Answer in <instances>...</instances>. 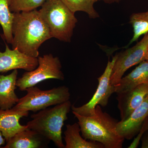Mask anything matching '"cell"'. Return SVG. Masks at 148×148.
<instances>
[{
	"label": "cell",
	"instance_id": "44dd1931",
	"mask_svg": "<svg viewBox=\"0 0 148 148\" xmlns=\"http://www.w3.org/2000/svg\"><path fill=\"white\" fill-rule=\"evenodd\" d=\"M147 130H148V117L144 122L142 128L140 129L138 134L136 135L137 136L136 138H135L128 148H137L138 147L140 144V140L143 138V135Z\"/></svg>",
	"mask_w": 148,
	"mask_h": 148
},
{
	"label": "cell",
	"instance_id": "d4e9b609",
	"mask_svg": "<svg viewBox=\"0 0 148 148\" xmlns=\"http://www.w3.org/2000/svg\"><path fill=\"white\" fill-rule=\"evenodd\" d=\"M11 1H12V0H8V1H9V3H10V2Z\"/></svg>",
	"mask_w": 148,
	"mask_h": 148
},
{
	"label": "cell",
	"instance_id": "6da1fadb",
	"mask_svg": "<svg viewBox=\"0 0 148 148\" xmlns=\"http://www.w3.org/2000/svg\"><path fill=\"white\" fill-rule=\"evenodd\" d=\"M13 14L12 49L38 58L40 47L52 38L48 27L36 10Z\"/></svg>",
	"mask_w": 148,
	"mask_h": 148
},
{
	"label": "cell",
	"instance_id": "2e32d148",
	"mask_svg": "<svg viewBox=\"0 0 148 148\" xmlns=\"http://www.w3.org/2000/svg\"><path fill=\"white\" fill-rule=\"evenodd\" d=\"M80 132L78 123L67 124L64 132L65 148H105L101 143L85 140L81 135Z\"/></svg>",
	"mask_w": 148,
	"mask_h": 148
},
{
	"label": "cell",
	"instance_id": "5bb4252c",
	"mask_svg": "<svg viewBox=\"0 0 148 148\" xmlns=\"http://www.w3.org/2000/svg\"><path fill=\"white\" fill-rule=\"evenodd\" d=\"M17 75V70L7 75H0V109H11L19 101L15 92Z\"/></svg>",
	"mask_w": 148,
	"mask_h": 148
},
{
	"label": "cell",
	"instance_id": "484cf974",
	"mask_svg": "<svg viewBox=\"0 0 148 148\" xmlns=\"http://www.w3.org/2000/svg\"><path fill=\"white\" fill-rule=\"evenodd\" d=\"M147 61H148V57H147Z\"/></svg>",
	"mask_w": 148,
	"mask_h": 148
},
{
	"label": "cell",
	"instance_id": "ac0fdd59",
	"mask_svg": "<svg viewBox=\"0 0 148 148\" xmlns=\"http://www.w3.org/2000/svg\"><path fill=\"white\" fill-rule=\"evenodd\" d=\"M130 23L133 27L134 34L126 47L136 41L142 35L148 33V11L132 14L130 18Z\"/></svg>",
	"mask_w": 148,
	"mask_h": 148
},
{
	"label": "cell",
	"instance_id": "ba28073f",
	"mask_svg": "<svg viewBox=\"0 0 148 148\" xmlns=\"http://www.w3.org/2000/svg\"><path fill=\"white\" fill-rule=\"evenodd\" d=\"M117 57L113 68L110 82L115 85L123 77L130 68L147 61L148 55V33L136 45L117 54Z\"/></svg>",
	"mask_w": 148,
	"mask_h": 148
},
{
	"label": "cell",
	"instance_id": "ffe728a7",
	"mask_svg": "<svg viewBox=\"0 0 148 148\" xmlns=\"http://www.w3.org/2000/svg\"><path fill=\"white\" fill-rule=\"evenodd\" d=\"M46 0H12L9 3L10 9L13 13L28 12L41 7Z\"/></svg>",
	"mask_w": 148,
	"mask_h": 148
},
{
	"label": "cell",
	"instance_id": "cb8c5ba5",
	"mask_svg": "<svg viewBox=\"0 0 148 148\" xmlns=\"http://www.w3.org/2000/svg\"><path fill=\"white\" fill-rule=\"evenodd\" d=\"M108 4H112L114 3H119L121 0H100Z\"/></svg>",
	"mask_w": 148,
	"mask_h": 148
},
{
	"label": "cell",
	"instance_id": "d6986e66",
	"mask_svg": "<svg viewBox=\"0 0 148 148\" xmlns=\"http://www.w3.org/2000/svg\"><path fill=\"white\" fill-rule=\"evenodd\" d=\"M72 12L78 11L87 13L89 18H95L99 15L94 8V4L98 0H61Z\"/></svg>",
	"mask_w": 148,
	"mask_h": 148
},
{
	"label": "cell",
	"instance_id": "7c38bea8",
	"mask_svg": "<svg viewBox=\"0 0 148 148\" xmlns=\"http://www.w3.org/2000/svg\"><path fill=\"white\" fill-rule=\"evenodd\" d=\"M29 112L14 108L8 110L0 109V131L6 141L18 132L28 129L27 125L20 123V119L27 117Z\"/></svg>",
	"mask_w": 148,
	"mask_h": 148
},
{
	"label": "cell",
	"instance_id": "5b68a950",
	"mask_svg": "<svg viewBox=\"0 0 148 148\" xmlns=\"http://www.w3.org/2000/svg\"><path fill=\"white\" fill-rule=\"evenodd\" d=\"M27 95L19 98L13 108L17 110L36 112L53 106L70 101L71 93L65 86L42 90L35 86L28 88Z\"/></svg>",
	"mask_w": 148,
	"mask_h": 148
},
{
	"label": "cell",
	"instance_id": "4fadbf2b",
	"mask_svg": "<svg viewBox=\"0 0 148 148\" xmlns=\"http://www.w3.org/2000/svg\"><path fill=\"white\" fill-rule=\"evenodd\" d=\"M50 140L35 130H22L6 140L4 148H42L48 147Z\"/></svg>",
	"mask_w": 148,
	"mask_h": 148
},
{
	"label": "cell",
	"instance_id": "3957f363",
	"mask_svg": "<svg viewBox=\"0 0 148 148\" xmlns=\"http://www.w3.org/2000/svg\"><path fill=\"white\" fill-rule=\"evenodd\" d=\"M72 105L69 101L47 108L31 115L32 119L27 122L29 129L38 133L53 141L58 148H65L62 137V130L64 122L68 119V114Z\"/></svg>",
	"mask_w": 148,
	"mask_h": 148
},
{
	"label": "cell",
	"instance_id": "603a6c76",
	"mask_svg": "<svg viewBox=\"0 0 148 148\" xmlns=\"http://www.w3.org/2000/svg\"><path fill=\"white\" fill-rule=\"evenodd\" d=\"M5 140V139L3 136L2 133L0 131V147L2 145H4Z\"/></svg>",
	"mask_w": 148,
	"mask_h": 148
},
{
	"label": "cell",
	"instance_id": "9c48e42d",
	"mask_svg": "<svg viewBox=\"0 0 148 148\" xmlns=\"http://www.w3.org/2000/svg\"><path fill=\"white\" fill-rule=\"evenodd\" d=\"M38 65V58L26 55L17 49H11L7 44L4 52L0 51V73L17 69L31 71Z\"/></svg>",
	"mask_w": 148,
	"mask_h": 148
},
{
	"label": "cell",
	"instance_id": "30bf717a",
	"mask_svg": "<svg viewBox=\"0 0 148 148\" xmlns=\"http://www.w3.org/2000/svg\"><path fill=\"white\" fill-rule=\"evenodd\" d=\"M116 94L120 121H124L142 104L148 95V83L139 85L132 89Z\"/></svg>",
	"mask_w": 148,
	"mask_h": 148
},
{
	"label": "cell",
	"instance_id": "7402d4cb",
	"mask_svg": "<svg viewBox=\"0 0 148 148\" xmlns=\"http://www.w3.org/2000/svg\"><path fill=\"white\" fill-rule=\"evenodd\" d=\"M142 148H148V130L145 132L142 139Z\"/></svg>",
	"mask_w": 148,
	"mask_h": 148
},
{
	"label": "cell",
	"instance_id": "277c9868",
	"mask_svg": "<svg viewBox=\"0 0 148 148\" xmlns=\"http://www.w3.org/2000/svg\"><path fill=\"white\" fill-rule=\"evenodd\" d=\"M39 12L52 38L64 42L71 41L77 19L61 0H46Z\"/></svg>",
	"mask_w": 148,
	"mask_h": 148
},
{
	"label": "cell",
	"instance_id": "e0dca14e",
	"mask_svg": "<svg viewBox=\"0 0 148 148\" xmlns=\"http://www.w3.org/2000/svg\"><path fill=\"white\" fill-rule=\"evenodd\" d=\"M14 14L10 9L8 0H0V24L6 41L11 44L13 40L12 34Z\"/></svg>",
	"mask_w": 148,
	"mask_h": 148
},
{
	"label": "cell",
	"instance_id": "9a60e30c",
	"mask_svg": "<svg viewBox=\"0 0 148 148\" xmlns=\"http://www.w3.org/2000/svg\"><path fill=\"white\" fill-rule=\"evenodd\" d=\"M139 64L131 73L123 77L114 85L115 93L125 92L139 85L148 83V61H144Z\"/></svg>",
	"mask_w": 148,
	"mask_h": 148
},
{
	"label": "cell",
	"instance_id": "8fae6325",
	"mask_svg": "<svg viewBox=\"0 0 148 148\" xmlns=\"http://www.w3.org/2000/svg\"><path fill=\"white\" fill-rule=\"evenodd\" d=\"M148 117V94L142 104L124 121H120L116 130L125 140H130L138 134Z\"/></svg>",
	"mask_w": 148,
	"mask_h": 148
},
{
	"label": "cell",
	"instance_id": "52a82bcc",
	"mask_svg": "<svg viewBox=\"0 0 148 148\" xmlns=\"http://www.w3.org/2000/svg\"><path fill=\"white\" fill-rule=\"evenodd\" d=\"M117 57L116 54L112 57V61L109 59L104 73L98 78V87L92 98L82 106L75 107L74 105L72 106L73 112L84 116H90L94 114L96 106L99 105L105 108L108 105L110 97L115 92L114 87L111 84L110 78Z\"/></svg>",
	"mask_w": 148,
	"mask_h": 148
},
{
	"label": "cell",
	"instance_id": "7a4b0ae2",
	"mask_svg": "<svg viewBox=\"0 0 148 148\" xmlns=\"http://www.w3.org/2000/svg\"><path fill=\"white\" fill-rule=\"evenodd\" d=\"M73 113L85 140L101 143L105 148H123L124 138L116 130L118 121L103 112L101 106H96L94 114L90 116Z\"/></svg>",
	"mask_w": 148,
	"mask_h": 148
},
{
	"label": "cell",
	"instance_id": "8992f818",
	"mask_svg": "<svg viewBox=\"0 0 148 148\" xmlns=\"http://www.w3.org/2000/svg\"><path fill=\"white\" fill-rule=\"evenodd\" d=\"M38 65L31 71H27L17 79L16 86L21 91L28 88L35 86L42 82L48 79L63 81L64 73L60 59L51 54H45L38 57Z\"/></svg>",
	"mask_w": 148,
	"mask_h": 148
}]
</instances>
